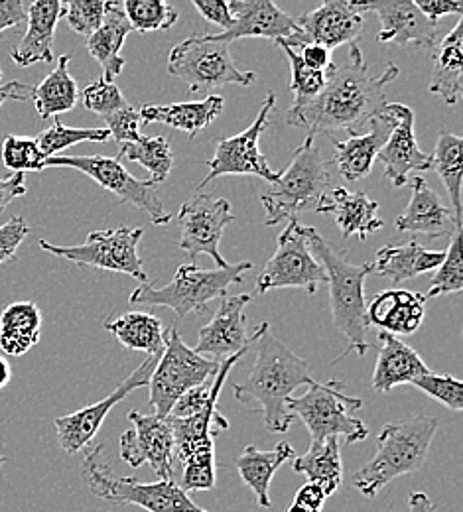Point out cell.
<instances>
[{
    "instance_id": "6da1fadb",
    "label": "cell",
    "mask_w": 463,
    "mask_h": 512,
    "mask_svg": "<svg viewBox=\"0 0 463 512\" xmlns=\"http://www.w3.org/2000/svg\"><path fill=\"white\" fill-rule=\"evenodd\" d=\"M398 73L397 65L389 64L379 77H373L359 46L351 44L347 62L331 65L324 89L312 101L292 105L286 123L304 128L310 136L335 130L357 134L359 128L383 113L387 105L385 87L397 79Z\"/></svg>"
},
{
    "instance_id": "7a4b0ae2",
    "label": "cell",
    "mask_w": 463,
    "mask_h": 512,
    "mask_svg": "<svg viewBox=\"0 0 463 512\" xmlns=\"http://www.w3.org/2000/svg\"><path fill=\"white\" fill-rule=\"evenodd\" d=\"M257 361L245 383L235 384L233 394L247 408L263 412L268 432L284 434L296 420L288 412V402L300 386L314 383L308 363L270 333L261 323L253 333Z\"/></svg>"
},
{
    "instance_id": "3957f363",
    "label": "cell",
    "mask_w": 463,
    "mask_h": 512,
    "mask_svg": "<svg viewBox=\"0 0 463 512\" xmlns=\"http://www.w3.org/2000/svg\"><path fill=\"white\" fill-rule=\"evenodd\" d=\"M312 255L324 266L330 286L331 316L335 327L347 337V351L335 359L341 361L349 353L363 357L369 351L367 331V302H365V278L373 272V262L353 264L345 251H335L330 243L314 227H304ZM331 363V365H333Z\"/></svg>"
},
{
    "instance_id": "277c9868",
    "label": "cell",
    "mask_w": 463,
    "mask_h": 512,
    "mask_svg": "<svg viewBox=\"0 0 463 512\" xmlns=\"http://www.w3.org/2000/svg\"><path fill=\"white\" fill-rule=\"evenodd\" d=\"M436 430L438 420L426 414H416L383 426L377 438L375 457L353 477L355 489L371 499L391 481L420 471L428 459Z\"/></svg>"
},
{
    "instance_id": "5b68a950",
    "label": "cell",
    "mask_w": 463,
    "mask_h": 512,
    "mask_svg": "<svg viewBox=\"0 0 463 512\" xmlns=\"http://www.w3.org/2000/svg\"><path fill=\"white\" fill-rule=\"evenodd\" d=\"M253 262L243 260L229 264L227 268L203 270L196 262L180 264L174 278L164 288H154L150 282L140 284L129 302L133 306H162L174 310L178 320H184L190 312H207V304L227 296L233 284H243L245 274L253 270Z\"/></svg>"
},
{
    "instance_id": "8992f818",
    "label": "cell",
    "mask_w": 463,
    "mask_h": 512,
    "mask_svg": "<svg viewBox=\"0 0 463 512\" xmlns=\"http://www.w3.org/2000/svg\"><path fill=\"white\" fill-rule=\"evenodd\" d=\"M330 197V172L316 146V136H306L294 150L290 166L280 172L270 192L261 195L265 207V225L274 227L284 219L296 217L302 211L320 213Z\"/></svg>"
},
{
    "instance_id": "52a82bcc",
    "label": "cell",
    "mask_w": 463,
    "mask_h": 512,
    "mask_svg": "<svg viewBox=\"0 0 463 512\" xmlns=\"http://www.w3.org/2000/svg\"><path fill=\"white\" fill-rule=\"evenodd\" d=\"M103 444L85 453L81 479L89 493L101 501L117 505H136L148 512H209L198 507L178 481L142 483L134 477H119L103 461Z\"/></svg>"
},
{
    "instance_id": "ba28073f",
    "label": "cell",
    "mask_w": 463,
    "mask_h": 512,
    "mask_svg": "<svg viewBox=\"0 0 463 512\" xmlns=\"http://www.w3.org/2000/svg\"><path fill=\"white\" fill-rule=\"evenodd\" d=\"M343 390L345 384L337 379L328 384L314 381L306 394L290 398L288 412L306 424L312 442L343 438L345 444H357L369 436L365 422L351 414V410L363 406V400L349 396Z\"/></svg>"
},
{
    "instance_id": "9c48e42d",
    "label": "cell",
    "mask_w": 463,
    "mask_h": 512,
    "mask_svg": "<svg viewBox=\"0 0 463 512\" xmlns=\"http://www.w3.org/2000/svg\"><path fill=\"white\" fill-rule=\"evenodd\" d=\"M219 363L201 357L186 345L180 331L170 325L164 335V351L150 377L148 402L154 414L168 418L174 404L192 388L215 379Z\"/></svg>"
},
{
    "instance_id": "30bf717a",
    "label": "cell",
    "mask_w": 463,
    "mask_h": 512,
    "mask_svg": "<svg viewBox=\"0 0 463 512\" xmlns=\"http://www.w3.org/2000/svg\"><path fill=\"white\" fill-rule=\"evenodd\" d=\"M168 73L188 83L192 93L223 85L255 83V71L239 69L231 58L229 44L215 42L207 34H196L180 42L168 58Z\"/></svg>"
},
{
    "instance_id": "8fae6325",
    "label": "cell",
    "mask_w": 463,
    "mask_h": 512,
    "mask_svg": "<svg viewBox=\"0 0 463 512\" xmlns=\"http://www.w3.org/2000/svg\"><path fill=\"white\" fill-rule=\"evenodd\" d=\"M46 168H71L91 180L101 188L119 197L121 203H129L144 211L154 225H168L170 213L164 209L156 186L150 180H136L133 174L121 164L119 158L109 156H52L44 162Z\"/></svg>"
},
{
    "instance_id": "7c38bea8",
    "label": "cell",
    "mask_w": 463,
    "mask_h": 512,
    "mask_svg": "<svg viewBox=\"0 0 463 512\" xmlns=\"http://www.w3.org/2000/svg\"><path fill=\"white\" fill-rule=\"evenodd\" d=\"M328 276L324 266L312 255L304 225L296 217L288 219L286 229L278 235L276 253L270 256L257 278L255 292L266 294L276 288H300L314 296Z\"/></svg>"
},
{
    "instance_id": "4fadbf2b",
    "label": "cell",
    "mask_w": 463,
    "mask_h": 512,
    "mask_svg": "<svg viewBox=\"0 0 463 512\" xmlns=\"http://www.w3.org/2000/svg\"><path fill=\"white\" fill-rule=\"evenodd\" d=\"M142 235V229L117 227L109 231H93L83 245L75 247H58L48 241H40L38 245L46 253L66 258L75 266L121 272L133 276L140 284H148L150 280L144 270V260L138 255V243Z\"/></svg>"
},
{
    "instance_id": "5bb4252c",
    "label": "cell",
    "mask_w": 463,
    "mask_h": 512,
    "mask_svg": "<svg viewBox=\"0 0 463 512\" xmlns=\"http://www.w3.org/2000/svg\"><path fill=\"white\" fill-rule=\"evenodd\" d=\"M274 109H276V97L274 93H268L251 127L235 136L217 138L213 158L207 162L209 174L199 184L198 190H203L207 184H211L221 176H257L266 180L268 184L278 182L280 172H274L268 166L265 154L259 150L261 136L270 125V115Z\"/></svg>"
},
{
    "instance_id": "9a60e30c",
    "label": "cell",
    "mask_w": 463,
    "mask_h": 512,
    "mask_svg": "<svg viewBox=\"0 0 463 512\" xmlns=\"http://www.w3.org/2000/svg\"><path fill=\"white\" fill-rule=\"evenodd\" d=\"M180 219V241L178 247L196 260L199 255L209 256L217 268H227L229 262L219 253L225 227L235 221L231 203L223 197L215 199L205 193H196L188 199L178 213Z\"/></svg>"
},
{
    "instance_id": "2e32d148",
    "label": "cell",
    "mask_w": 463,
    "mask_h": 512,
    "mask_svg": "<svg viewBox=\"0 0 463 512\" xmlns=\"http://www.w3.org/2000/svg\"><path fill=\"white\" fill-rule=\"evenodd\" d=\"M160 355L162 353L146 355V359L140 363V367L134 371L133 375L119 384L107 398H103V400H99L91 406H85V408H81L73 414L56 418L54 426H56L58 442H60L62 449L69 455H75L81 449L87 448L93 442V438L97 436V432L103 426L109 412L119 402H123L133 390L148 386L150 377H152V373H154V369L160 361Z\"/></svg>"
},
{
    "instance_id": "e0dca14e",
    "label": "cell",
    "mask_w": 463,
    "mask_h": 512,
    "mask_svg": "<svg viewBox=\"0 0 463 512\" xmlns=\"http://www.w3.org/2000/svg\"><path fill=\"white\" fill-rule=\"evenodd\" d=\"M133 424L121 436V459L133 469L148 463L160 481H176L174 477V432L168 418L156 414H140L136 410L129 412Z\"/></svg>"
},
{
    "instance_id": "ac0fdd59",
    "label": "cell",
    "mask_w": 463,
    "mask_h": 512,
    "mask_svg": "<svg viewBox=\"0 0 463 512\" xmlns=\"http://www.w3.org/2000/svg\"><path fill=\"white\" fill-rule=\"evenodd\" d=\"M233 14V26L219 34H207L215 42L231 44L241 38L280 40L288 48H298L300 28L282 8L270 0H231L227 2Z\"/></svg>"
},
{
    "instance_id": "d6986e66",
    "label": "cell",
    "mask_w": 463,
    "mask_h": 512,
    "mask_svg": "<svg viewBox=\"0 0 463 512\" xmlns=\"http://www.w3.org/2000/svg\"><path fill=\"white\" fill-rule=\"evenodd\" d=\"M251 294L221 298L219 310L207 325L199 329L196 353L215 363H221L237 353L251 351L253 335H247L245 308L251 304Z\"/></svg>"
},
{
    "instance_id": "ffe728a7",
    "label": "cell",
    "mask_w": 463,
    "mask_h": 512,
    "mask_svg": "<svg viewBox=\"0 0 463 512\" xmlns=\"http://www.w3.org/2000/svg\"><path fill=\"white\" fill-rule=\"evenodd\" d=\"M365 14L355 2L328 0L320 8L302 14L296 24L300 28L298 48L306 44H318L324 48H339L357 44V38L365 26Z\"/></svg>"
},
{
    "instance_id": "44dd1931",
    "label": "cell",
    "mask_w": 463,
    "mask_h": 512,
    "mask_svg": "<svg viewBox=\"0 0 463 512\" xmlns=\"http://www.w3.org/2000/svg\"><path fill=\"white\" fill-rule=\"evenodd\" d=\"M387 109L397 119V125L377 160H381L385 166V178L395 188H404L412 174L432 168V156L418 148L414 134V111L400 103H387Z\"/></svg>"
},
{
    "instance_id": "7402d4cb",
    "label": "cell",
    "mask_w": 463,
    "mask_h": 512,
    "mask_svg": "<svg viewBox=\"0 0 463 512\" xmlns=\"http://www.w3.org/2000/svg\"><path fill=\"white\" fill-rule=\"evenodd\" d=\"M357 8L365 12H375L381 30L377 40L381 44H397L398 48H406L408 44H416L422 50H432L438 44L436 24H432L414 2L397 0V2H355Z\"/></svg>"
},
{
    "instance_id": "603a6c76",
    "label": "cell",
    "mask_w": 463,
    "mask_h": 512,
    "mask_svg": "<svg viewBox=\"0 0 463 512\" xmlns=\"http://www.w3.org/2000/svg\"><path fill=\"white\" fill-rule=\"evenodd\" d=\"M369 125L371 130L367 134H353L345 142H337L331 138L333 160L345 182H361L371 174L379 152L383 150L397 125V119L385 105L383 113L373 117Z\"/></svg>"
},
{
    "instance_id": "cb8c5ba5",
    "label": "cell",
    "mask_w": 463,
    "mask_h": 512,
    "mask_svg": "<svg viewBox=\"0 0 463 512\" xmlns=\"http://www.w3.org/2000/svg\"><path fill=\"white\" fill-rule=\"evenodd\" d=\"M410 188L412 197L395 221L397 231L428 235L430 239L452 237L454 233L462 231L454 219L452 209L428 186L422 176H414L410 180Z\"/></svg>"
},
{
    "instance_id": "d4e9b609",
    "label": "cell",
    "mask_w": 463,
    "mask_h": 512,
    "mask_svg": "<svg viewBox=\"0 0 463 512\" xmlns=\"http://www.w3.org/2000/svg\"><path fill=\"white\" fill-rule=\"evenodd\" d=\"M64 14L66 4L60 0L32 2L26 10V34L20 44L10 50V60L18 67L54 64V36Z\"/></svg>"
},
{
    "instance_id": "484cf974",
    "label": "cell",
    "mask_w": 463,
    "mask_h": 512,
    "mask_svg": "<svg viewBox=\"0 0 463 512\" xmlns=\"http://www.w3.org/2000/svg\"><path fill=\"white\" fill-rule=\"evenodd\" d=\"M426 318V300L422 294L410 290L379 292L367 306L369 325L379 327L391 335H412Z\"/></svg>"
},
{
    "instance_id": "4316f807",
    "label": "cell",
    "mask_w": 463,
    "mask_h": 512,
    "mask_svg": "<svg viewBox=\"0 0 463 512\" xmlns=\"http://www.w3.org/2000/svg\"><path fill=\"white\" fill-rule=\"evenodd\" d=\"M131 32L133 28L127 20L123 2H117V0L105 2V16L101 26L97 28L95 34L87 38L89 54L103 67L101 79L113 83L121 75L125 67V58L121 56V50Z\"/></svg>"
},
{
    "instance_id": "83f0119b",
    "label": "cell",
    "mask_w": 463,
    "mask_h": 512,
    "mask_svg": "<svg viewBox=\"0 0 463 512\" xmlns=\"http://www.w3.org/2000/svg\"><path fill=\"white\" fill-rule=\"evenodd\" d=\"M381 351L373 371V388L379 392H391L400 384H412L418 377L432 373L424 359L387 331H379Z\"/></svg>"
},
{
    "instance_id": "f1b7e54d",
    "label": "cell",
    "mask_w": 463,
    "mask_h": 512,
    "mask_svg": "<svg viewBox=\"0 0 463 512\" xmlns=\"http://www.w3.org/2000/svg\"><path fill=\"white\" fill-rule=\"evenodd\" d=\"M377 211L379 203L375 199H369L363 192H349L339 186L331 190L320 213H331L335 217V225L345 239L357 237L365 241L369 235L377 233L385 225Z\"/></svg>"
},
{
    "instance_id": "f546056e",
    "label": "cell",
    "mask_w": 463,
    "mask_h": 512,
    "mask_svg": "<svg viewBox=\"0 0 463 512\" xmlns=\"http://www.w3.org/2000/svg\"><path fill=\"white\" fill-rule=\"evenodd\" d=\"M432 64L428 91L446 105H456L463 91V16L452 32L432 48Z\"/></svg>"
},
{
    "instance_id": "4dcf8cb0",
    "label": "cell",
    "mask_w": 463,
    "mask_h": 512,
    "mask_svg": "<svg viewBox=\"0 0 463 512\" xmlns=\"http://www.w3.org/2000/svg\"><path fill=\"white\" fill-rule=\"evenodd\" d=\"M225 101L219 95H207L203 101L172 103V105H142V123H162L166 127L178 128L196 138L203 128L209 127L221 113Z\"/></svg>"
},
{
    "instance_id": "1f68e13d",
    "label": "cell",
    "mask_w": 463,
    "mask_h": 512,
    "mask_svg": "<svg viewBox=\"0 0 463 512\" xmlns=\"http://www.w3.org/2000/svg\"><path fill=\"white\" fill-rule=\"evenodd\" d=\"M444 255V251H430L416 241L406 245H385L377 251L373 272L389 278L393 284H402L414 276L436 270Z\"/></svg>"
},
{
    "instance_id": "d6a6232c",
    "label": "cell",
    "mask_w": 463,
    "mask_h": 512,
    "mask_svg": "<svg viewBox=\"0 0 463 512\" xmlns=\"http://www.w3.org/2000/svg\"><path fill=\"white\" fill-rule=\"evenodd\" d=\"M294 459V448L288 442H280L270 451L247 446L237 457V469L243 483L253 491L259 507L270 509V483L274 473L288 461Z\"/></svg>"
},
{
    "instance_id": "836d02e7",
    "label": "cell",
    "mask_w": 463,
    "mask_h": 512,
    "mask_svg": "<svg viewBox=\"0 0 463 512\" xmlns=\"http://www.w3.org/2000/svg\"><path fill=\"white\" fill-rule=\"evenodd\" d=\"M42 312L34 302H14L0 314V351L22 357L40 341Z\"/></svg>"
},
{
    "instance_id": "e575fe53",
    "label": "cell",
    "mask_w": 463,
    "mask_h": 512,
    "mask_svg": "<svg viewBox=\"0 0 463 512\" xmlns=\"http://www.w3.org/2000/svg\"><path fill=\"white\" fill-rule=\"evenodd\" d=\"M294 473L304 475L308 483L322 487L326 497L341 489L343 483V461L341 444L337 438L326 442H312L302 457L294 459Z\"/></svg>"
},
{
    "instance_id": "d590c367",
    "label": "cell",
    "mask_w": 463,
    "mask_h": 512,
    "mask_svg": "<svg viewBox=\"0 0 463 512\" xmlns=\"http://www.w3.org/2000/svg\"><path fill=\"white\" fill-rule=\"evenodd\" d=\"M71 56H62L52 73H48L36 87H32V101L42 119L58 117L75 109L79 101V87L69 73Z\"/></svg>"
},
{
    "instance_id": "8d00e7d4",
    "label": "cell",
    "mask_w": 463,
    "mask_h": 512,
    "mask_svg": "<svg viewBox=\"0 0 463 512\" xmlns=\"http://www.w3.org/2000/svg\"><path fill=\"white\" fill-rule=\"evenodd\" d=\"M105 329L113 333L119 343L129 351H142L146 355H156L164 351V325L152 314L133 312L105 321Z\"/></svg>"
},
{
    "instance_id": "74e56055",
    "label": "cell",
    "mask_w": 463,
    "mask_h": 512,
    "mask_svg": "<svg viewBox=\"0 0 463 512\" xmlns=\"http://www.w3.org/2000/svg\"><path fill=\"white\" fill-rule=\"evenodd\" d=\"M462 148L463 140L460 136H456L448 130H440L434 154H430L432 166L448 190L452 213L460 227H462Z\"/></svg>"
},
{
    "instance_id": "f35d334b",
    "label": "cell",
    "mask_w": 463,
    "mask_h": 512,
    "mask_svg": "<svg viewBox=\"0 0 463 512\" xmlns=\"http://www.w3.org/2000/svg\"><path fill=\"white\" fill-rule=\"evenodd\" d=\"M119 158H127L146 168L150 172V182L154 186L166 182L174 166V154L168 136H140L136 142L121 144Z\"/></svg>"
},
{
    "instance_id": "ab89813d",
    "label": "cell",
    "mask_w": 463,
    "mask_h": 512,
    "mask_svg": "<svg viewBox=\"0 0 463 512\" xmlns=\"http://www.w3.org/2000/svg\"><path fill=\"white\" fill-rule=\"evenodd\" d=\"M111 138L107 128H79L67 127L58 117L54 119V125L46 130H42L36 136L38 148L42 150V154L48 158L56 156L58 152L66 150L69 146H75L79 142H107Z\"/></svg>"
},
{
    "instance_id": "60d3db41",
    "label": "cell",
    "mask_w": 463,
    "mask_h": 512,
    "mask_svg": "<svg viewBox=\"0 0 463 512\" xmlns=\"http://www.w3.org/2000/svg\"><path fill=\"white\" fill-rule=\"evenodd\" d=\"M123 6L131 28L140 34L168 30L178 22V10L164 0H127Z\"/></svg>"
},
{
    "instance_id": "b9f144b4",
    "label": "cell",
    "mask_w": 463,
    "mask_h": 512,
    "mask_svg": "<svg viewBox=\"0 0 463 512\" xmlns=\"http://www.w3.org/2000/svg\"><path fill=\"white\" fill-rule=\"evenodd\" d=\"M462 231L454 233L450 237V247L444 251V260L436 268L434 278L430 280V288L424 296V300H432L436 296L444 294H460L463 290V260L462 245H460Z\"/></svg>"
},
{
    "instance_id": "7bdbcfd3",
    "label": "cell",
    "mask_w": 463,
    "mask_h": 512,
    "mask_svg": "<svg viewBox=\"0 0 463 512\" xmlns=\"http://www.w3.org/2000/svg\"><path fill=\"white\" fill-rule=\"evenodd\" d=\"M2 166L14 174L42 172L46 156L38 148L36 138L8 134L0 146Z\"/></svg>"
},
{
    "instance_id": "ee69618b",
    "label": "cell",
    "mask_w": 463,
    "mask_h": 512,
    "mask_svg": "<svg viewBox=\"0 0 463 512\" xmlns=\"http://www.w3.org/2000/svg\"><path fill=\"white\" fill-rule=\"evenodd\" d=\"M276 44L282 48V52L286 54L290 67H292V79H290L288 89L294 93V105H304V103L312 101L324 89L326 73L306 67L300 54L296 50L288 48L284 42L276 40Z\"/></svg>"
},
{
    "instance_id": "f6af8a7d",
    "label": "cell",
    "mask_w": 463,
    "mask_h": 512,
    "mask_svg": "<svg viewBox=\"0 0 463 512\" xmlns=\"http://www.w3.org/2000/svg\"><path fill=\"white\" fill-rule=\"evenodd\" d=\"M83 107L99 117H109L121 109H125L129 103L117 83H109L105 79H97L91 85H87L81 93Z\"/></svg>"
},
{
    "instance_id": "bcb514c9",
    "label": "cell",
    "mask_w": 463,
    "mask_h": 512,
    "mask_svg": "<svg viewBox=\"0 0 463 512\" xmlns=\"http://www.w3.org/2000/svg\"><path fill=\"white\" fill-rule=\"evenodd\" d=\"M412 386L422 390L426 396L442 402L454 412L463 410V384L460 379L452 375H438V373H428L424 377H418L412 381Z\"/></svg>"
},
{
    "instance_id": "7dc6e473",
    "label": "cell",
    "mask_w": 463,
    "mask_h": 512,
    "mask_svg": "<svg viewBox=\"0 0 463 512\" xmlns=\"http://www.w3.org/2000/svg\"><path fill=\"white\" fill-rule=\"evenodd\" d=\"M105 16V2L99 0H71L66 4L64 18L79 36L89 38L97 32Z\"/></svg>"
},
{
    "instance_id": "c3c4849f",
    "label": "cell",
    "mask_w": 463,
    "mask_h": 512,
    "mask_svg": "<svg viewBox=\"0 0 463 512\" xmlns=\"http://www.w3.org/2000/svg\"><path fill=\"white\" fill-rule=\"evenodd\" d=\"M107 130L111 134V138H115L121 144L127 142H136L142 134H140V127H142V117L140 111L134 109L131 105H127L125 109L109 115L103 119Z\"/></svg>"
},
{
    "instance_id": "681fc988",
    "label": "cell",
    "mask_w": 463,
    "mask_h": 512,
    "mask_svg": "<svg viewBox=\"0 0 463 512\" xmlns=\"http://www.w3.org/2000/svg\"><path fill=\"white\" fill-rule=\"evenodd\" d=\"M30 235V225L24 217H12L0 225V264L12 262L18 253V247Z\"/></svg>"
},
{
    "instance_id": "f907efd6",
    "label": "cell",
    "mask_w": 463,
    "mask_h": 512,
    "mask_svg": "<svg viewBox=\"0 0 463 512\" xmlns=\"http://www.w3.org/2000/svg\"><path fill=\"white\" fill-rule=\"evenodd\" d=\"M194 6L207 22L223 28V32L233 26V14H231L227 2H223V0H194Z\"/></svg>"
},
{
    "instance_id": "816d5d0a",
    "label": "cell",
    "mask_w": 463,
    "mask_h": 512,
    "mask_svg": "<svg viewBox=\"0 0 463 512\" xmlns=\"http://www.w3.org/2000/svg\"><path fill=\"white\" fill-rule=\"evenodd\" d=\"M414 4L432 24H438V20L448 14L463 16V2L460 0H416Z\"/></svg>"
},
{
    "instance_id": "f5cc1de1",
    "label": "cell",
    "mask_w": 463,
    "mask_h": 512,
    "mask_svg": "<svg viewBox=\"0 0 463 512\" xmlns=\"http://www.w3.org/2000/svg\"><path fill=\"white\" fill-rule=\"evenodd\" d=\"M28 6L22 0H0V34L26 20Z\"/></svg>"
},
{
    "instance_id": "db71d44e",
    "label": "cell",
    "mask_w": 463,
    "mask_h": 512,
    "mask_svg": "<svg viewBox=\"0 0 463 512\" xmlns=\"http://www.w3.org/2000/svg\"><path fill=\"white\" fill-rule=\"evenodd\" d=\"M326 493L322 491V487L314 485V483H306L302 485L296 495H294V503L296 507H302V509H308V511L322 512V507L326 503Z\"/></svg>"
},
{
    "instance_id": "11a10c76",
    "label": "cell",
    "mask_w": 463,
    "mask_h": 512,
    "mask_svg": "<svg viewBox=\"0 0 463 512\" xmlns=\"http://www.w3.org/2000/svg\"><path fill=\"white\" fill-rule=\"evenodd\" d=\"M26 174H12L10 178H0V213L18 197L26 195Z\"/></svg>"
},
{
    "instance_id": "9f6ffc18",
    "label": "cell",
    "mask_w": 463,
    "mask_h": 512,
    "mask_svg": "<svg viewBox=\"0 0 463 512\" xmlns=\"http://www.w3.org/2000/svg\"><path fill=\"white\" fill-rule=\"evenodd\" d=\"M302 62L306 67L314 69V71H322V73H328L331 65V54L328 48L324 46H318V44H306L302 46V54H300Z\"/></svg>"
},
{
    "instance_id": "6f0895ef",
    "label": "cell",
    "mask_w": 463,
    "mask_h": 512,
    "mask_svg": "<svg viewBox=\"0 0 463 512\" xmlns=\"http://www.w3.org/2000/svg\"><path fill=\"white\" fill-rule=\"evenodd\" d=\"M32 93V87L20 81H2V69H0V107L6 101H28Z\"/></svg>"
},
{
    "instance_id": "680465c9",
    "label": "cell",
    "mask_w": 463,
    "mask_h": 512,
    "mask_svg": "<svg viewBox=\"0 0 463 512\" xmlns=\"http://www.w3.org/2000/svg\"><path fill=\"white\" fill-rule=\"evenodd\" d=\"M387 512H395V511H387ZM402 512H438L436 511V507L432 505V501H430V497L426 495V493H410V497H408V507H406V511Z\"/></svg>"
},
{
    "instance_id": "91938a15",
    "label": "cell",
    "mask_w": 463,
    "mask_h": 512,
    "mask_svg": "<svg viewBox=\"0 0 463 512\" xmlns=\"http://www.w3.org/2000/svg\"><path fill=\"white\" fill-rule=\"evenodd\" d=\"M10 379H12L10 363H8L4 357H0V390H2L6 384L10 383Z\"/></svg>"
},
{
    "instance_id": "94428289",
    "label": "cell",
    "mask_w": 463,
    "mask_h": 512,
    "mask_svg": "<svg viewBox=\"0 0 463 512\" xmlns=\"http://www.w3.org/2000/svg\"><path fill=\"white\" fill-rule=\"evenodd\" d=\"M286 512H318V511H308V509H302V507H296V505H290L288 507V511Z\"/></svg>"
},
{
    "instance_id": "6125c7cd",
    "label": "cell",
    "mask_w": 463,
    "mask_h": 512,
    "mask_svg": "<svg viewBox=\"0 0 463 512\" xmlns=\"http://www.w3.org/2000/svg\"><path fill=\"white\" fill-rule=\"evenodd\" d=\"M4 461H6V457H2V455H0V465H2Z\"/></svg>"
}]
</instances>
